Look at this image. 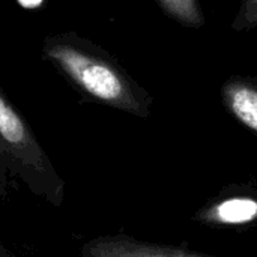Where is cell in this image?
Segmentation results:
<instances>
[{"instance_id": "6da1fadb", "label": "cell", "mask_w": 257, "mask_h": 257, "mask_svg": "<svg viewBox=\"0 0 257 257\" xmlns=\"http://www.w3.org/2000/svg\"><path fill=\"white\" fill-rule=\"evenodd\" d=\"M44 54L87 96L131 116L148 119L152 95L104 48L68 32L45 38Z\"/></svg>"}, {"instance_id": "7a4b0ae2", "label": "cell", "mask_w": 257, "mask_h": 257, "mask_svg": "<svg viewBox=\"0 0 257 257\" xmlns=\"http://www.w3.org/2000/svg\"><path fill=\"white\" fill-rule=\"evenodd\" d=\"M0 172L32 194L59 208L65 199V181L54 169L24 117L0 87Z\"/></svg>"}, {"instance_id": "3957f363", "label": "cell", "mask_w": 257, "mask_h": 257, "mask_svg": "<svg viewBox=\"0 0 257 257\" xmlns=\"http://www.w3.org/2000/svg\"><path fill=\"white\" fill-rule=\"evenodd\" d=\"M81 257H217L185 248L146 242L128 235H104L83 244Z\"/></svg>"}, {"instance_id": "277c9868", "label": "cell", "mask_w": 257, "mask_h": 257, "mask_svg": "<svg viewBox=\"0 0 257 257\" xmlns=\"http://www.w3.org/2000/svg\"><path fill=\"white\" fill-rule=\"evenodd\" d=\"M224 108L257 137V75H232L221 87Z\"/></svg>"}, {"instance_id": "5b68a950", "label": "cell", "mask_w": 257, "mask_h": 257, "mask_svg": "<svg viewBox=\"0 0 257 257\" xmlns=\"http://www.w3.org/2000/svg\"><path fill=\"white\" fill-rule=\"evenodd\" d=\"M197 220L205 224L242 226L257 221V199L236 196L220 200L212 206L200 211Z\"/></svg>"}, {"instance_id": "8992f818", "label": "cell", "mask_w": 257, "mask_h": 257, "mask_svg": "<svg viewBox=\"0 0 257 257\" xmlns=\"http://www.w3.org/2000/svg\"><path fill=\"white\" fill-rule=\"evenodd\" d=\"M161 12L187 29H200L206 24L200 0H155Z\"/></svg>"}, {"instance_id": "52a82bcc", "label": "cell", "mask_w": 257, "mask_h": 257, "mask_svg": "<svg viewBox=\"0 0 257 257\" xmlns=\"http://www.w3.org/2000/svg\"><path fill=\"white\" fill-rule=\"evenodd\" d=\"M230 26L238 33L257 30V0H242Z\"/></svg>"}, {"instance_id": "ba28073f", "label": "cell", "mask_w": 257, "mask_h": 257, "mask_svg": "<svg viewBox=\"0 0 257 257\" xmlns=\"http://www.w3.org/2000/svg\"><path fill=\"white\" fill-rule=\"evenodd\" d=\"M18 2H20V5H23L26 8H35L42 3V0H18Z\"/></svg>"}, {"instance_id": "9c48e42d", "label": "cell", "mask_w": 257, "mask_h": 257, "mask_svg": "<svg viewBox=\"0 0 257 257\" xmlns=\"http://www.w3.org/2000/svg\"><path fill=\"white\" fill-rule=\"evenodd\" d=\"M0 257H15L6 247H5V244L0 241Z\"/></svg>"}]
</instances>
